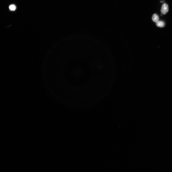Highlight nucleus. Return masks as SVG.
Instances as JSON below:
<instances>
[{
	"instance_id": "obj_4",
	"label": "nucleus",
	"mask_w": 172,
	"mask_h": 172,
	"mask_svg": "<svg viewBox=\"0 0 172 172\" xmlns=\"http://www.w3.org/2000/svg\"><path fill=\"white\" fill-rule=\"evenodd\" d=\"M11 11H14L16 9V6L13 4L11 5H10L9 7Z\"/></svg>"
},
{
	"instance_id": "obj_2",
	"label": "nucleus",
	"mask_w": 172,
	"mask_h": 172,
	"mask_svg": "<svg viewBox=\"0 0 172 172\" xmlns=\"http://www.w3.org/2000/svg\"><path fill=\"white\" fill-rule=\"evenodd\" d=\"M156 24L158 27H162L165 26V23L163 21H158L156 22Z\"/></svg>"
},
{
	"instance_id": "obj_3",
	"label": "nucleus",
	"mask_w": 172,
	"mask_h": 172,
	"mask_svg": "<svg viewBox=\"0 0 172 172\" xmlns=\"http://www.w3.org/2000/svg\"><path fill=\"white\" fill-rule=\"evenodd\" d=\"M152 19L154 22H156L159 20V17L156 14H154L152 17Z\"/></svg>"
},
{
	"instance_id": "obj_1",
	"label": "nucleus",
	"mask_w": 172,
	"mask_h": 172,
	"mask_svg": "<svg viewBox=\"0 0 172 172\" xmlns=\"http://www.w3.org/2000/svg\"><path fill=\"white\" fill-rule=\"evenodd\" d=\"M168 11V6L166 3L162 5L161 10V13L163 15L166 14Z\"/></svg>"
}]
</instances>
